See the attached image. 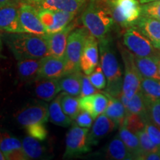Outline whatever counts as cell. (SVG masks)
Listing matches in <instances>:
<instances>
[{
  "label": "cell",
  "instance_id": "cell-1",
  "mask_svg": "<svg viewBox=\"0 0 160 160\" xmlns=\"http://www.w3.org/2000/svg\"><path fill=\"white\" fill-rule=\"evenodd\" d=\"M82 24L98 42L108 37L114 25L108 0H91L81 17Z\"/></svg>",
  "mask_w": 160,
  "mask_h": 160
},
{
  "label": "cell",
  "instance_id": "cell-2",
  "mask_svg": "<svg viewBox=\"0 0 160 160\" xmlns=\"http://www.w3.org/2000/svg\"><path fill=\"white\" fill-rule=\"evenodd\" d=\"M99 48L100 65L107 79V85L104 92L118 98L122 92L123 78L111 39L108 37L99 41Z\"/></svg>",
  "mask_w": 160,
  "mask_h": 160
},
{
  "label": "cell",
  "instance_id": "cell-3",
  "mask_svg": "<svg viewBox=\"0 0 160 160\" xmlns=\"http://www.w3.org/2000/svg\"><path fill=\"white\" fill-rule=\"evenodd\" d=\"M7 43L18 61L42 59L50 55L47 41L43 35L28 33H13L8 37Z\"/></svg>",
  "mask_w": 160,
  "mask_h": 160
},
{
  "label": "cell",
  "instance_id": "cell-4",
  "mask_svg": "<svg viewBox=\"0 0 160 160\" xmlns=\"http://www.w3.org/2000/svg\"><path fill=\"white\" fill-rule=\"evenodd\" d=\"M112 17L123 28L134 26L142 14V6L138 0H108Z\"/></svg>",
  "mask_w": 160,
  "mask_h": 160
},
{
  "label": "cell",
  "instance_id": "cell-5",
  "mask_svg": "<svg viewBox=\"0 0 160 160\" xmlns=\"http://www.w3.org/2000/svg\"><path fill=\"white\" fill-rule=\"evenodd\" d=\"M119 50L124 64L122 93L131 98L141 89L142 76L135 62V55L127 48L119 45Z\"/></svg>",
  "mask_w": 160,
  "mask_h": 160
},
{
  "label": "cell",
  "instance_id": "cell-6",
  "mask_svg": "<svg viewBox=\"0 0 160 160\" xmlns=\"http://www.w3.org/2000/svg\"><path fill=\"white\" fill-rule=\"evenodd\" d=\"M88 33L89 31L85 28L73 30L70 33L65 53V73L81 71L80 59Z\"/></svg>",
  "mask_w": 160,
  "mask_h": 160
},
{
  "label": "cell",
  "instance_id": "cell-7",
  "mask_svg": "<svg viewBox=\"0 0 160 160\" xmlns=\"http://www.w3.org/2000/svg\"><path fill=\"white\" fill-rule=\"evenodd\" d=\"M124 45L136 57H155L160 59V50L134 26L126 30L123 35Z\"/></svg>",
  "mask_w": 160,
  "mask_h": 160
},
{
  "label": "cell",
  "instance_id": "cell-8",
  "mask_svg": "<svg viewBox=\"0 0 160 160\" xmlns=\"http://www.w3.org/2000/svg\"><path fill=\"white\" fill-rule=\"evenodd\" d=\"M88 132L89 128L77 125L69 130L66 136V148L63 156L65 159L78 157L91 151V146L88 142Z\"/></svg>",
  "mask_w": 160,
  "mask_h": 160
},
{
  "label": "cell",
  "instance_id": "cell-9",
  "mask_svg": "<svg viewBox=\"0 0 160 160\" xmlns=\"http://www.w3.org/2000/svg\"><path fill=\"white\" fill-rule=\"evenodd\" d=\"M19 22L25 33L45 35L48 33L41 21L39 10L29 4L22 3L19 7Z\"/></svg>",
  "mask_w": 160,
  "mask_h": 160
},
{
  "label": "cell",
  "instance_id": "cell-10",
  "mask_svg": "<svg viewBox=\"0 0 160 160\" xmlns=\"http://www.w3.org/2000/svg\"><path fill=\"white\" fill-rule=\"evenodd\" d=\"M76 13L51 9H39V15L48 33H56L71 22Z\"/></svg>",
  "mask_w": 160,
  "mask_h": 160
},
{
  "label": "cell",
  "instance_id": "cell-11",
  "mask_svg": "<svg viewBox=\"0 0 160 160\" xmlns=\"http://www.w3.org/2000/svg\"><path fill=\"white\" fill-rule=\"evenodd\" d=\"M17 122L24 128L37 123L47 122L49 119V107L45 103L26 106L16 115Z\"/></svg>",
  "mask_w": 160,
  "mask_h": 160
},
{
  "label": "cell",
  "instance_id": "cell-12",
  "mask_svg": "<svg viewBox=\"0 0 160 160\" xmlns=\"http://www.w3.org/2000/svg\"><path fill=\"white\" fill-rule=\"evenodd\" d=\"M99 42L88 33L80 59V68L85 75H90L99 64Z\"/></svg>",
  "mask_w": 160,
  "mask_h": 160
},
{
  "label": "cell",
  "instance_id": "cell-13",
  "mask_svg": "<svg viewBox=\"0 0 160 160\" xmlns=\"http://www.w3.org/2000/svg\"><path fill=\"white\" fill-rule=\"evenodd\" d=\"M74 25L70 23L65 28L56 33L43 35L48 43L50 55L56 57L65 58V53L67 46L68 38L73 30Z\"/></svg>",
  "mask_w": 160,
  "mask_h": 160
},
{
  "label": "cell",
  "instance_id": "cell-14",
  "mask_svg": "<svg viewBox=\"0 0 160 160\" xmlns=\"http://www.w3.org/2000/svg\"><path fill=\"white\" fill-rule=\"evenodd\" d=\"M66 62L65 58L48 55L42 59V63L38 74L39 79H59L65 74ZM37 79V80H38Z\"/></svg>",
  "mask_w": 160,
  "mask_h": 160
},
{
  "label": "cell",
  "instance_id": "cell-15",
  "mask_svg": "<svg viewBox=\"0 0 160 160\" xmlns=\"http://www.w3.org/2000/svg\"><path fill=\"white\" fill-rule=\"evenodd\" d=\"M0 150L8 160H27L22 143L5 131H0Z\"/></svg>",
  "mask_w": 160,
  "mask_h": 160
},
{
  "label": "cell",
  "instance_id": "cell-16",
  "mask_svg": "<svg viewBox=\"0 0 160 160\" xmlns=\"http://www.w3.org/2000/svg\"><path fill=\"white\" fill-rule=\"evenodd\" d=\"M117 127L114 122L112 121L105 113H102L96 119L91 131L88 134V142L90 146L97 145L99 141L108 135Z\"/></svg>",
  "mask_w": 160,
  "mask_h": 160
},
{
  "label": "cell",
  "instance_id": "cell-17",
  "mask_svg": "<svg viewBox=\"0 0 160 160\" xmlns=\"http://www.w3.org/2000/svg\"><path fill=\"white\" fill-rule=\"evenodd\" d=\"M0 30L11 33H25L19 22V7H0Z\"/></svg>",
  "mask_w": 160,
  "mask_h": 160
},
{
  "label": "cell",
  "instance_id": "cell-18",
  "mask_svg": "<svg viewBox=\"0 0 160 160\" xmlns=\"http://www.w3.org/2000/svg\"><path fill=\"white\" fill-rule=\"evenodd\" d=\"M135 26L151 41L155 48L160 50V21L141 15Z\"/></svg>",
  "mask_w": 160,
  "mask_h": 160
},
{
  "label": "cell",
  "instance_id": "cell-19",
  "mask_svg": "<svg viewBox=\"0 0 160 160\" xmlns=\"http://www.w3.org/2000/svg\"><path fill=\"white\" fill-rule=\"evenodd\" d=\"M80 108L82 110L89 112L94 119L105 112L108 98L103 93H97L94 94L79 97Z\"/></svg>",
  "mask_w": 160,
  "mask_h": 160
},
{
  "label": "cell",
  "instance_id": "cell-20",
  "mask_svg": "<svg viewBox=\"0 0 160 160\" xmlns=\"http://www.w3.org/2000/svg\"><path fill=\"white\" fill-rule=\"evenodd\" d=\"M118 98L121 100V102L125 105L126 109L130 113H134V114L139 116L142 118L144 122H145L146 119L150 117L147 102H146V100L144 97L141 89L131 98L126 97L122 93V92L120 93Z\"/></svg>",
  "mask_w": 160,
  "mask_h": 160
},
{
  "label": "cell",
  "instance_id": "cell-21",
  "mask_svg": "<svg viewBox=\"0 0 160 160\" xmlns=\"http://www.w3.org/2000/svg\"><path fill=\"white\" fill-rule=\"evenodd\" d=\"M35 84V93L38 98L46 102L54 99L61 91L59 79H39Z\"/></svg>",
  "mask_w": 160,
  "mask_h": 160
},
{
  "label": "cell",
  "instance_id": "cell-22",
  "mask_svg": "<svg viewBox=\"0 0 160 160\" xmlns=\"http://www.w3.org/2000/svg\"><path fill=\"white\" fill-rule=\"evenodd\" d=\"M102 92L108 98V104L103 113H105L112 121L114 122L117 127L119 128L124 124L126 117L128 113V111L126 109L125 105L119 98L112 97L105 92Z\"/></svg>",
  "mask_w": 160,
  "mask_h": 160
},
{
  "label": "cell",
  "instance_id": "cell-23",
  "mask_svg": "<svg viewBox=\"0 0 160 160\" xmlns=\"http://www.w3.org/2000/svg\"><path fill=\"white\" fill-rule=\"evenodd\" d=\"M83 74L81 71L64 74L59 78L61 91L70 95L79 97L81 93Z\"/></svg>",
  "mask_w": 160,
  "mask_h": 160
},
{
  "label": "cell",
  "instance_id": "cell-24",
  "mask_svg": "<svg viewBox=\"0 0 160 160\" xmlns=\"http://www.w3.org/2000/svg\"><path fill=\"white\" fill-rule=\"evenodd\" d=\"M159 58L140 57L135 56V62L142 78L160 79L159 73Z\"/></svg>",
  "mask_w": 160,
  "mask_h": 160
},
{
  "label": "cell",
  "instance_id": "cell-25",
  "mask_svg": "<svg viewBox=\"0 0 160 160\" xmlns=\"http://www.w3.org/2000/svg\"><path fill=\"white\" fill-rule=\"evenodd\" d=\"M86 0H42L39 5V8L57 10L77 13L85 4Z\"/></svg>",
  "mask_w": 160,
  "mask_h": 160
},
{
  "label": "cell",
  "instance_id": "cell-26",
  "mask_svg": "<svg viewBox=\"0 0 160 160\" xmlns=\"http://www.w3.org/2000/svg\"><path fill=\"white\" fill-rule=\"evenodd\" d=\"M42 63V59H29L18 61L17 68L19 77L23 81H37Z\"/></svg>",
  "mask_w": 160,
  "mask_h": 160
},
{
  "label": "cell",
  "instance_id": "cell-27",
  "mask_svg": "<svg viewBox=\"0 0 160 160\" xmlns=\"http://www.w3.org/2000/svg\"><path fill=\"white\" fill-rule=\"evenodd\" d=\"M106 158L115 160L134 159L119 135L110 142L106 148Z\"/></svg>",
  "mask_w": 160,
  "mask_h": 160
},
{
  "label": "cell",
  "instance_id": "cell-28",
  "mask_svg": "<svg viewBox=\"0 0 160 160\" xmlns=\"http://www.w3.org/2000/svg\"><path fill=\"white\" fill-rule=\"evenodd\" d=\"M118 135L125 143L128 151L131 152L133 159L139 160V158L142 154L143 151L140 145L138 136L128 129L125 125L120 126Z\"/></svg>",
  "mask_w": 160,
  "mask_h": 160
},
{
  "label": "cell",
  "instance_id": "cell-29",
  "mask_svg": "<svg viewBox=\"0 0 160 160\" xmlns=\"http://www.w3.org/2000/svg\"><path fill=\"white\" fill-rule=\"evenodd\" d=\"M49 119L54 125L62 127H68L71 124L72 119L64 112L59 96L52 100L49 105Z\"/></svg>",
  "mask_w": 160,
  "mask_h": 160
},
{
  "label": "cell",
  "instance_id": "cell-30",
  "mask_svg": "<svg viewBox=\"0 0 160 160\" xmlns=\"http://www.w3.org/2000/svg\"><path fill=\"white\" fill-rule=\"evenodd\" d=\"M141 91L147 104L160 101V79L142 78Z\"/></svg>",
  "mask_w": 160,
  "mask_h": 160
},
{
  "label": "cell",
  "instance_id": "cell-31",
  "mask_svg": "<svg viewBox=\"0 0 160 160\" xmlns=\"http://www.w3.org/2000/svg\"><path fill=\"white\" fill-rule=\"evenodd\" d=\"M22 143L27 159H38L45 157V148L38 139L28 135L24 138Z\"/></svg>",
  "mask_w": 160,
  "mask_h": 160
},
{
  "label": "cell",
  "instance_id": "cell-32",
  "mask_svg": "<svg viewBox=\"0 0 160 160\" xmlns=\"http://www.w3.org/2000/svg\"><path fill=\"white\" fill-rule=\"evenodd\" d=\"M60 104L63 111L72 119H75L81 111L79 104V97L70 95L65 92L59 96Z\"/></svg>",
  "mask_w": 160,
  "mask_h": 160
},
{
  "label": "cell",
  "instance_id": "cell-33",
  "mask_svg": "<svg viewBox=\"0 0 160 160\" xmlns=\"http://www.w3.org/2000/svg\"><path fill=\"white\" fill-rule=\"evenodd\" d=\"M137 135L143 153H160V147L151 141L145 128L138 132Z\"/></svg>",
  "mask_w": 160,
  "mask_h": 160
},
{
  "label": "cell",
  "instance_id": "cell-34",
  "mask_svg": "<svg viewBox=\"0 0 160 160\" xmlns=\"http://www.w3.org/2000/svg\"><path fill=\"white\" fill-rule=\"evenodd\" d=\"M122 125H125L128 129L136 134L139 131L145 128V122L142 118L134 113H130L129 111Z\"/></svg>",
  "mask_w": 160,
  "mask_h": 160
},
{
  "label": "cell",
  "instance_id": "cell-35",
  "mask_svg": "<svg viewBox=\"0 0 160 160\" xmlns=\"http://www.w3.org/2000/svg\"><path fill=\"white\" fill-rule=\"evenodd\" d=\"M90 81L93 84L96 88L99 90L105 89L107 85V79L104 73L103 70L102 68L100 63L98 64V65L96 67L91 74L88 75Z\"/></svg>",
  "mask_w": 160,
  "mask_h": 160
},
{
  "label": "cell",
  "instance_id": "cell-36",
  "mask_svg": "<svg viewBox=\"0 0 160 160\" xmlns=\"http://www.w3.org/2000/svg\"><path fill=\"white\" fill-rule=\"evenodd\" d=\"M141 15L153 18L160 21V0L143 4L142 6Z\"/></svg>",
  "mask_w": 160,
  "mask_h": 160
},
{
  "label": "cell",
  "instance_id": "cell-37",
  "mask_svg": "<svg viewBox=\"0 0 160 160\" xmlns=\"http://www.w3.org/2000/svg\"><path fill=\"white\" fill-rule=\"evenodd\" d=\"M145 129L153 143L160 147V127L148 118L145 121Z\"/></svg>",
  "mask_w": 160,
  "mask_h": 160
},
{
  "label": "cell",
  "instance_id": "cell-38",
  "mask_svg": "<svg viewBox=\"0 0 160 160\" xmlns=\"http://www.w3.org/2000/svg\"><path fill=\"white\" fill-rule=\"evenodd\" d=\"M43 123L34 124L25 128L28 134L39 141H43L48 137V131Z\"/></svg>",
  "mask_w": 160,
  "mask_h": 160
},
{
  "label": "cell",
  "instance_id": "cell-39",
  "mask_svg": "<svg viewBox=\"0 0 160 160\" xmlns=\"http://www.w3.org/2000/svg\"><path fill=\"white\" fill-rule=\"evenodd\" d=\"M99 93V89L96 88L93 84L91 83V82L89 79L88 76L83 74L81 93H80L79 97H86V96L94 94V93Z\"/></svg>",
  "mask_w": 160,
  "mask_h": 160
},
{
  "label": "cell",
  "instance_id": "cell-40",
  "mask_svg": "<svg viewBox=\"0 0 160 160\" xmlns=\"http://www.w3.org/2000/svg\"><path fill=\"white\" fill-rule=\"evenodd\" d=\"M93 119H94L89 112L86 111L85 110H81L79 114L76 117L75 122L77 125L80 126V127L90 128L91 127L92 123H93Z\"/></svg>",
  "mask_w": 160,
  "mask_h": 160
},
{
  "label": "cell",
  "instance_id": "cell-41",
  "mask_svg": "<svg viewBox=\"0 0 160 160\" xmlns=\"http://www.w3.org/2000/svg\"><path fill=\"white\" fill-rule=\"evenodd\" d=\"M151 119L160 127V101L147 104Z\"/></svg>",
  "mask_w": 160,
  "mask_h": 160
},
{
  "label": "cell",
  "instance_id": "cell-42",
  "mask_svg": "<svg viewBox=\"0 0 160 160\" xmlns=\"http://www.w3.org/2000/svg\"><path fill=\"white\" fill-rule=\"evenodd\" d=\"M139 160H160V153H143Z\"/></svg>",
  "mask_w": 160,
  "mask_h": 160
},
{
  "label": "cell",
  "instance_id": "cell-43",
  "mask_svg": "<svg viewBox=\"0 0 160 160\" xmlns=\"http://www.w3.org/2000/svg\"><path fill=\"white\" fill-rule=\"evenodd\" d=\"M22 4V0H0V7H4V6L19 7Z\"/></svg>",
  "mask_w": 160,
  "mask_h": 160
},
{
  "label": "cell",
  "instance_id": "cell-44",
  "mask_svg": "<svg viewBox=\"0 0 160 160\" xmlns=\"http://www.w3.org/2000/svg\"><path fill=\"white\" fill-rule=\"evenodd\" d=\"M154 1H157V0H139L140 4H145V3H148L151 2H154Z\"/></svg>",
  "mask_w": 160,
  "mask_h": 160
},
{
  "label": "cell",
  "instance_id": "cell-45",
  "mask_svg": "<svg viewBox=\"0 0 160 160\" xmlns=\"http://www.w3.org/2000/svg\"><path fill=\"white\" fill-rule=\"evenodd\" d=\"M26 1L29 2H33V3L37 4V5H39V4L41 2L42 0H26Z\"/></svg>",
  "mask_w": 160,
  "mask_h": 160
},
{
  "label": "cell",
  "instance_id": "cell-46",
  "mask_svg": "<svg viewBox=\"0 0 160 160\" xmlns=\"http://www.w3.org/2000/svg\"><path fill=\"white\" fill-rule=\"evenodd\" d=\"M5 157L4 154L2 153V152L1 151V150H0V160H5Z\"/></svg>",
  "mask_w": 160,
  "mask_h": 160
},
{
  "label": "cell",
  "instance_id": "cell-47",
  "mask_svg": "<svg viewBox=\"0 0 160 160\" xmlns=\"http://www.w3.org/2000/svg\"><path fill=\"white\" fill-rule=\"evenodd\" d=\"M159 75H160V59H159Z\"/></svg>",
  "mask_w": 160,
  "mask_h": 160
}]
</instances>
